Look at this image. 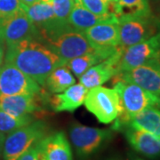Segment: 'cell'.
Listing matches in <instances>:
<instances>
[{
  "label": "cell",
  "instance_id": "1",
  "mask_svg": "<svg viewBox=\"0 0 160 160\" xmlns=\"http://www.w3.org/2000/svg\"><path fill=\"white\" fill-rule=\"evenodd\" d=\"M5 62L10 63L44 86L49 74L58 66L66 64L41 41L27 39L7 46Z\"/></svg>",
  "mask_w": 160,
  "mask_h": 160
},
{
  "label": "cell",
  "instance_id": "2",
  "mask_svg": "<svg viewBox=\"0 0 160 160\" xmlns=\"http://www.w3.org/2000/svg\"><path fill=\"white\" fill-rule=\"evenodd\" d=\"M40 41L46 42L63 62L94 50L85 32L74 29L69 23L57 22L40 32Z\"/></svg>",
  "mask_w": 160,
  "mask_h": 160
},
{
  "label": "cell",
  "instance_id": "3",
  "mask_svg": "<svg viewBox=\"0 0 160 160\" xmlns=\"http://www.w3.org/2000/svg\"><path fill=\"white\" fill-rule=\"evenodd\" d=\"M114 89L120 98L122 111L116 119L114 130L123 128L132 117L149 108L160 109V96L143 89L137 85L124 81H116Z\"/></svg>",
  "mask_w": 160,
  "mask_h": 160
},
{
  "label": "cell",
  "instance_id": "4",
  "mask_svg": "<svg viewBox=\"0 0 160 160\" xmlns=\"http://www.w3.org/2000/svg\"><path fill=\"white\" fill-rule=\"evenodd\" d=\"M119 46L123 49L149 39L160 31V23L150 14L122 15L118 17Z\"/></svg>",
  "mask_w": 160,
  "mask_h": 160
},
{
  "label": "cell",
  "instance_id": "5",
  "mask_svg": "<svg viewBox=\"0 0 160 160\" xmlns=\"http://www.w3.org/2000/svg\"><path fill=\"white\" fill-rule=\"evenodd\" d=\"M84 104L100 123L106 125L117 119L122 111L119 95L116 89L102 86L88 90Z\"/></svg>",
  "mask_w": 160,
  "mask_h": 160
},
{
  "label": "cell",
  "instance_id": "6",
  "mask_svg": "<svg viewBox=\"0 0 160 160\" xmlns=\"http://www.w3.org/2000/svg\"><path fill=\"white\" fill-rule=\"evenodd\" d=\"M46 133V126L43 121H32L8 133L3 146L4 159L17 160L45 137Z\"/></svg>",
  "mask_w": 160,
  "mask_h": 160
},
{
  "label": "cell",
  "instance_id": "7",
  "mask_svg": "<svg viewBox=\"0 0 160 160\" xmlns=\"http://www.w3.org/2000/svg\"><path fill=\"white\" fill-rule=\"evenodd\" d=\"M113 132L76 124L70 127L69 137L78 156L87 158L112 138Z\"/></svg>",
  "mask_w": 160,
  "mask_h": 160
},
{
  "label": "cell",
  "instance_id": "8",
  "mask_svg": "<svg viewBox=\"0 0 160 160\" xmlns=\"http://www.w3.org/2000/svg\"><path fill=\"white\" fill-rule=\"evenodd\" d=\"M0 38L8 46L23 40L40 41V33L22 8L10 17L0 19Z\"/></svg>",
  "mask_w": 160,
  "mask_h": 160
},
{
  "label": "cell",
  "instance_id": "9",
  "mask_svg": "<svg viewBox=\"0 0 160 160\" xmlns=\"http://www.w3.org/2000/svg\"><path fill=\"white\" fill-rule=\"evenodd\" d=\"M159 60L160 31L149 39L123 49L118 63V73Z\"/></svg>",
  "mask_w": 160,
  "mask_h": 160
},
{
  "label": "cell",
  "instance_id": "10",
  "mask_svg": "<svg viewBox=\"0 0 160 160\" xmlns=\"http://www.w3.org/2000/svg\"><path fill=\"white\" fill-rule=\"evenodd\" d=\"M39 92V85L16 67L6 62L0 66V96L36 95Z\"/></svg>",
  "mask_w": 160,
  "mask_h": 160
},
{
  "label": "cell",
  "instance_id": "11",
  "mask_svg": "<svg viewBox=\"0 0 160 160\" xmlns=\"http://www.w3.org/2000/svg\"><path fill=\"white\" fill-rule=\"evenodd\" d=\"M116 81L132 83L160 96V62L155 61L136 68L120 72L114 77Z\"/></svg>",
  "mask_w": 160,
  "mask_h": 160
},
{
  "label": "cell",
  "instance_id": "12",
  "mask_svg": "<svg viewBox=\"0 0 160 160\" xmlns=\"http://www.w3.org/2000/svg\"><path fill=\"white\" fill-rule=\"evenodd\" d=\"M122 52L123 48L119 46L114 54L87 69L78 78L80 84L87 89H91L102 86L108 80L114 78L118 74V63Z\"/></svg>",
  "mask_w": 160,
  "mask_h": 160
},
{
  "label": "cell",
  "instance_id": "13",
  "mask_svg": "<svg viewBox=\"0 0 160 160\" xmlns=\"http://www.w3.org/2000/svg\"><path fill=\"white\" fill-rule=\"evenodd\" d=\"M87 39L95 49L116 48L119 46L118 19L113 15L85 31Z\"/></svg>",
  "mask_w": 160,
  "mask_h": 160
},
{
  "label": "cell",
  "instance_id": "14",
  "mask_svg": "<svg viewBox=\"0 0 160 160\" xmlns=\"http://www.w3.org/2000/svg\"><path fill=\"white\" fill-rule=\"evenodd\" d=\"M38 148L39 160H73L70 144L62 132L45 136Z\"/></svg>",
  "mask_w": 160,
  "mask_h": 160
},
{
  "label": "cell",
  "instance_id": "15",
  "mask_svg": "<svg viewBox=\"0 0 160 160\" xmlns=\"http://www.w3.org/2000/svg\"><path fill=\"white\" fill-rule=\"evenodd\" d=\"M125 135L130 146L138 153L149 158L160 157V137L130 127L126 129Z\"/></svg>",
  "mask_w": 160,
  "mask_h": 160
},
{
  "label": "cell",
  "instance_id": "16",
  "mask_svg": "<svg viewBox=\"0 0 160 160\" xmlns=\"http://www.w3.org/2000/svg\"><path fill=\"white\" fill-rule=\"evenodd\" d=\"M88 90L82 84H74L65 91L56 93L52 100V105L55 111L72 112L84 104Z\"/></svg>",
  "mask_w": 160,
  "mask_h": 160
},
{
  "label": "cell",
  "instance_id": "17",
  "mask_svg": "<svg viewBox=\"0 0 160 160\" xmlns=\"http://www.w3.org/2000/svg\"><path fill=\"white\" fill-rule=\"evenodd\" d=\"M0 109L15 117H23L38 109L35 95L17 94L0 96Z\"/></svg>",
  "mask_w": 160,
  "mask_h": 160
},
{
  "label": "cell",
  "instance_id": "18",
  "mask_svg": "<svg viewBox=\"0 0 160 160\" xmlns=\"http://www.w3.org/2000/svg\"><path fill=\"white\" fill-rule=\"evenodd\" d=\"M119 46L116 48H104V49H95L81 56L73 58L66 62L67 67L79 78L88 69L96 65L97 63L102 62L103 60L109 58L118 51Z\"/></svg>",
  "mask_w": 160,
  "mask_h": 160
},
{
  "label": "cell",
  "instance_id": "19",
  "mask_svg": "<svg viewBox=\"0 0 160 160\" xmlns=\"http://www.w3.org/2000/svg\"><path fill=\"white\" fill-rule=\"evenodd\" d=\"M22 8L29 20L38 28L39 33L60 22L55 18L52 4L38 1L31 6L22 5Z\"/></svg>",
  "mask_w": 160,
  "mask_h": 160
},
{
  "label": "cell",
  "instance_id": "20",
  "mask_svg": "<svg viewBox=\"0 0 160 160\" xmlns=\"http://www.w3.org/2000/svg\"><path fill=\"white\" fill-rule=\"evenodd\" d=\"M113 15H115L113 13L96 15L81 6L79 3H75L74 7L69 14L68 22L74 29L85 32L86 29L108 20Z\"/></svg>",
  "mask_w": 160,
  "mask_h": 160
},
{
  "label": "cell",
  "instance_id": "21",
  "mask_svg": "<svg viewBox=\"0 0 160 160\" xmlns=\"http://www.w3.org/2000/svg\"><path fill=\"white\" fill-rule=\"evenodd\" d=\"M126 126L160 137V109L157 108L144 109L132 117Z\"/></svg>",
  "mask_w": 160,
  "mask_h": 160
},
{
  "label": "cell",
  "instance_id": "22",
  "mask_svg": "<svg viewBox=\"0 0 160 160\" xmlns=\"http://www.w3.org/2000/svg\"><path fill=\"white\" fill-rule=\"evenodd\" d=\"M76 83V78L73 77L70 69L66 64L58 66L53 69L46 80V84L49 91L53 93H60L65 91L69 86Z\"/></svg>",
  "mask_w": 160,
  "mask_h": 160
},
{
  "label": "cell",
  "instance_id": "23",
  "mask_svg": "<svg viewBox=\"0 0 160 160\" xmlns=\"http://www.w3.org/2000/svg\"><path fill=\"white\" fill-rule=\"evenodd\" d=\"M109 12L117 17L122 15H141L150 14L149 0H119L118 4L109 5Z\"/></svg>",
  "mask_w": 160,
  "mask_h": 160
},
{
  "label": "cell",
  "instance_id": "24",
  "mask_svg": "<svg viewBox=\"0 0 160 160\" xmlns=\"http://www.w3.org/2000/svg\"><path fill=\"white\" fill-rule=\"evenodd\" d=\"M33 119L29 115L15 117L0 109V135L3 136L5 133H10L14 130L31 123Z\"/></svg>",
  "mask_w": 160,
  "mask_h": 160
},
{
  "label": "cell",
  "instance_id": "25",
  "mask_svg": "<svg viewBox=\"0 0 160 160\" xmlns=\"http://www.w3.org/2000/svg\"><path fill=\"white\" fill-rule=\"evenodd\" d=\"M52 6L58 22L69 23V16L75 6L74 0H52Z\"/></svg>",
  "mask_w": 160,
  "mask_h": 160
},
{
  "label": "cell",
  "instance_id": "26",
  "mask_svg": "<svg viewBox=\"0 0 160 160\" xmlns=\"http://www.w3.org/2000/svg\"><path fill=\"white\" fill-rule=\"evenodd\" d=\"M82 6L96 15H105L109 12V0H78Z\"/></svg>",
  "mask_w": 160,
  "mask_h": 160
},
{
  "label": "cell",
  "instance_id": "27",
  "mask_svg": "<svg viewBox=\"0 0 160 160\" xmlns=\"http://www.w3.org/2000/svg\"><path fill=\"white\" fill-rule=\"evenodd\" d=\"M22 8L21 0H0V19L10 17Z\"/></svg>",
  "mask_w": 160,
  "mask_h": 160
},
{
  "label": "cell",
  "instance_id": "28",
  "mask_svg": "<svg viewBox=\"0 0 160 160\" xmlns=\"http://www.w3.org/2000/svg\"><path fill=\"white\" fill-rule=\"evenodd\" d=\"M17 160H39L38 157V143L28 149L24 154H22Z\"/></svg>",
  "mask_w": 160,
  "mask_h": 160
},
{
  "label": "cell",
  "instance_id": "29",
  "mask_svg": "<svg viewBox=\"0 0 160 160\" xmlns=\"http://www.w3.org/2000/svg\"><path fill=\"white\" fill-rule=\"evenodd\" d=\"M5 42L0 38V66L3 64V61L5 59Z\"/></svg>",
  "mask_w": 160,
  "mask_h": 160
},
{
  "label": "cell",
  "instance_id": "30",
  "mask_svg": "<svg viewBox=\"0 0 160 160\" xmlns=\"http://www.w3.org/2000/svg\"><path fill=\"white\" fill-rule=\"evenodd\" d=\"M39 0H21V2L22 3V5L24 6H31L35 3L38 2Z\"/></svg>",
  "mask_w": 160,
  "mask_h": 160
},
{
  "label": "cell",
  "instance_id": "31",
  "mask_svg": "<svg viewBox=\"0 0 160 160\" xmlns=\"http://www.w3.org/2000/svg\"><path fill=\"white\" fill-rule=\"evenodd\" d=\"M130 160H143V159L140 158H138V157H136V156H131Z\"/></svg>",
  "mask_w": 160,
  "mask_h": 160
},
{
  "label": "cell",
  "instance_id": "32",
  "mask_svg": "<svg viewBox=\"0 0 160 160\" xmlns=\"http://www.w3.org/2000/svg\"><path fill=\"white\" fill-rule=\"evenodd\" d=\"M118 1H119V0H109V3H111V4H114V5L118 4Z\"/></svg>",
  "mask_w": 160,
  "mask_h": 160
},
{
  "label": "cell",
  "instance_id": "33",
  "mask_svg": "<svg viewBox=\"0 0 160 160\" xmlns=\"http://www.w3.org/2000/svg\"><path fill=\"white\" fill-rule=\"evenodd\" d=\"M41 2H45V3H49V4H52V0H39Z\"/></svg>",
  "mask_w": 160,
  "mask_h": 160
},
{
  "label": "cell",
  "instance_id": "34",
  "mask_svg": "<svg viewBox=\"0 0 160 160\" xmlns=\"http://www.w3.org/2000/svg\"><path fill=\"white\" fill-rule=\"evenodd\" d=\"M75 3H77V2H78V0H74Z\"/></svg>",
  "mask_w": 160,
  "mask_h": 160
},
{
  "label": "cell",
  "instance_id": "35",
  "mask_svg": "<svg viewBox=\"0 0 160 160\" xmlns=\"http://www.w3.org/2000/svg\"><path fill=\"white\" fill-rule=\"evenodd\" d=\"M111 160H118V159H111Z\"/></svg>",
  "mask_w": 160,
  "mask_h": 160
},
{
  "label": "cell",
  "instance_id": "36",
  "mask_svg": "<svg viewBox=\"0 0 160 160\" xmlns=\"http://www.w3.org/2000/svg\"><path fill=\"white\" fill-rule=\"evenodd\" d=\"M0 137H1V135H0Z\"/></svg>",
  "mask_w": 160,
  "mask_h": 160
},
{
  "label": "cell",
  "instance_id": "37",
  "mask_svg": "<svg viewBox=\"0 0 160 160\" xmlns=\"http://www.w3.org/2000/svg\"><path fill=\"white\" fill-rule=\"evenodd\" d=\"M159 62H160V60H159Z\"/></svg>",
  "mask_w": 160,
  "mask_h": 160
}]
</instances>
